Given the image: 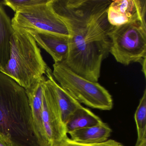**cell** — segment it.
Segmentation results:
<instances>
[{
  "label": "cell",
  "mask_w": 146,
  "mask_h": 146,
  "mask_svg": "<svg viewBox=\"0 0 146 146\" xmlns=\"http://www.w3.org/2000/svg\"><path fill=\"white\" fill-rule=\"evenodd\" d=\"M43 128L49 146H59L67 137L65 125L47 88L44 85L42 103Z\"/></svg>",
  "instance_id": "obj_7"
},
{
  "label": "cell",
  "mask_w": 146,
  "mask_h": 146,
  "mask_svg": "<svg viewBox=\"0 0 146 146\" xmlns=\"http://www.w3.org/2000/svg\"><path fill=\"white\" fill-rule=\"evenodd\" d=\"M46 75L47 78L45 84L58 110L62 121L65 125L71 116L82 106L60 86L54 78L52 70L48 67Z\"/></svg>",
  "instance_id": "obj_9"
},
{
  "label": "cell",
  "mask_w": 146,
  "mask_h": 146,
  "mask_svg": "<svg viewBox=\"0 0 146 146\" xmlns=\"http://www.w3.org/2000/svg\"><path fill=\"white\" fill-rule=\"evenodd\" d=\"M14 30L11 19L0 1V71L8 63L11 54V41Z\"/></svg>",
  "instance_id": "obj_12"
},
{
  "label": "cell",
  "mask_w": 146,
  "mask_h": 146,
  "mask_svg": "<svg viewBox=\"0 0 146 146\" xmlns=\"http://www.w3.org/2000/svg\"><path fill=\"white\" fill-rule=\"evenodd\" d=\"M46 78L43 77L35 84L25 90L32 111L33 120L40 138L48 146L43 128L42 119V103L44 85Z\"/></svg>",
  "instance_id": "obj_11"
},
{
  "label": "cell",
  "mask_w": 146,
  "mask_h": 146,
  "mask_svg": "<svg viewBox=\"0 0 146 146\" xmlns=\"http://www.w3.org/2000/svg\"><path fill=\"white\" fill-rule=\"evenodd\" d=\"M0 135L13 146H48L36 128L25 90L1 72Z\"/></svg>",
  "instance_id": "obj_2"
},
{
  "label": "cell",
  "mask_w": 146,
  "mask_h": 146,
  "mask_svg": "<svg viewBox=\"0 0 146 146\" xmlns=\"http://www.w3.org/2000/svg\"><path fill=\"white\" fill-rule=\"evenodd\" d=\"M110 53L118 63L129 65L146 59V23L139 22L113 26Z\"/></svg>",
  "instance_id": "obj_5"
},
{
  "label": "cell",
  "mask_w": 146,
  "mask_h": 146,
  "mask_svg": "<svg viewBox=\"0 0 146 146\" xmlns=\"http://www.w3.org/2000/svg\"><path fill=\"white\" fill-rule=\"evenodd\" d=\"M0 146H13L11 143L3 136L0 135Z\"/></svg>",
  "instance_id": "obj_18"
},
{
  "label": "cell",
  "mask_w": 146,
  "mask_h": 146,
  "mask_svg": "<svg viewBox=\"0 0 146 146\" xmlns=\"http://www.w3.org/2000/svg\"><path fill=\"white\" fill-rule=\"evenodd\" d=\"M146 0L112 1L107 11L108 22L119 26L136 22H146Z\"/></svg>",
  "instance_id": "obj_8"
},
{
  "label": "cell",
  "mask_w": 146,
  "mask_h": 146,
  "mask_svg": "<svg viewBox=\"0 0 146 146\" xmlns=\"http://www.w3.org/2000/svg\"><path fill=\"white\" fill-rule=\"evenodd\" d=\"M51 1L15 13L11 19L13 26L68 37L65 24L54 11Z\"/></svg>",
  "instance_id": "obj_6"
},
{
  "label": "cell",
  "mask_w": 146,
  "mask_h": 146,
  "mask_svg": "<svg viewBox=\"0 0 146 146\" xmlns=\"http://www.w3.org/2000/svg\"><path fill=\"white\" fill-rule=\"evenodd\" d=\"M146 59L144 60L141 63L142 66V71L144 73V76L146 77Z\"/></svg>",
  "instance_id": "obj_20"
},
{
  "label": "cell",
  "mask_w": 146,
  "mask_h": 146,
  "mask_svg": "<svg viewBox=\"0 0 146 146\" xmlns=\"http://www.w3.org/2000/svg\"><path fill=\"white\" fill-rule=\"evenodd\" d=\"M52 71L60 86L79 103L102 111L113 107L111 94L98 82L88 80L76 74L63 62L54 63Z\"/></svg>",
  "instance_id": "obj_4"
},
{
  "label": "cell",
  "mask_w": 146,
  "mask_h": 146,
  "mask_svg": "<svg viewBox=\"0 0 146 146\" xmlns=\"http://www.w3.org/2000/svg\"><path fill=\"white\" fill-rule=\"evenodd\" d=\"M59 146H125L121 143L112 139H108L103 142L92 144H83L75 142L67 137Z\"/></svg>",
  "instance_id": "obj_17"
},
{
  "label": "cell",
  "mask_w": 146,
  "mask_h": 146,
  "mask_svg": "<svg viewBox=\"0 0 146 146\" xmlns=\"http://www.w3.org/2000/svg\"><path fill=\"white\" fill-rule=\"evenodd\" d=\"M34 37L37 44L48 53L54 63L65 60L69 52L68 37L54 34L25 30Z\"/></svg>",
  "instance_id": "obj_10"
},
{
  "label": "cell",
  "mask_w": 146,
  "mask_h": 146,
  "mask_svg": "<svg viewBox=\"0 0 146 146\" xmlns=\"http://www.w3.org/2000/svg\"><path fill=\"white\" fill-rule=\"evenodd\" d=\"M13 29L10 60L0 72L27 90L44 76L48 66L32 36L24 29Z\"/></svg>",
  "instance_id": "obj_3"
},
{
  "label": "cell",
  "mask_w": 146,
  "mask_h": 146,
  "mask_svg": "<svg viewBox=\"0 0 146 146\" xmlns=\"http://www.w3.org/2000/svg\"><path fill=\"white\" fill-rule=\"evenodd\" d=\"M49 0H4L2 5L11 8L15 13L31 7L47 3Z\"/></svg>",
  "instance_id": "obj_16"
},
{
  "label": "cell",
  "mask_w": 146,
  "mask_h": 146,
  "mask_svg": "<svg viewBox=\"0 0 146 146\" xmlns=\"http://www.w3.org/2000/svg\"><path fill=\"white\" fill-rule=\"evenodd\" d=\"M135 146H146V138H144L141 141L137 140Z\"/></svg>",
  "instance_id": "obj_19"
},
{
  "label": "cell",
  "mask_w": 146,
  "mask_h": 146,
  "mask_svg": "<svg viewBox=\"0 0 146 146\" xmlns=\"http://www.w3.org/2000/svg\"><path fill=\"white\" fill-rule=\"evenodd\" d=\"M103 122L98 116L82 106L73 113L65 125L66 132L69 134L72 131L94 126Z\"/></svg>",
  "instance_id": "obj_14"
},
{
  "label": "cell",
  "mask_w": 146,
  "mask_h": 146,
  "mask_svg": "<svg viewBox=\"0 0 146 146\" xmlns=\"http://www.w3.org/2000/svg\"><path fill=\"white\" fill-rule=\"evenodd\" d=\"M112 130L109 125L103 123L100 124L84 128L69 133L70 139L75 142L83 144H92L103 142L108 140Z\"/></svg>",
  "instance_id": "obj_13"
},
{
  "label": "cell",
  "mask_w": 146,
  "mask_h": 146,
  "mask_svg": "<svg viewBox=\"0 0 146 146\" xmlns=\"http://www.w3.org/2000/svg\"><path fill=\"white\" fill-rule=\"evenodd\" d=\"M134 119L137 131V140L141 141L146 138V90L140 99L135 112Z\"/></svg>",
  "instance_id": "obj_15"
},
{
  "label": "cell",
  "mask_w": 146,
  "mask_h": 146,
  "mask_svg": "<svg viewBox=\"0 0 146 146\" xmlns=\"http://www.w3.org/2000/svg\"><path fill=\"white\" fill-rule=\"evenodd\" d=\"M112 0H51L52 7L65 24L69 52L63 62L72 70L97 82L102 64L110 53V31L107 18Z\"/></svg>",
  "instance_id": "obj_1"
}]
</instances>
